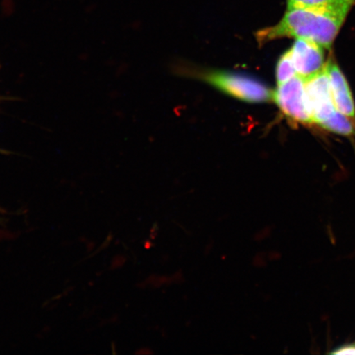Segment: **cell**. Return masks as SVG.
<instances>
[{"label":"cell","mask_w":355,"mask_h":355,"mask_svg":"<svg viewBox=\"0 0 355 355\" xmlns=\"http://www.w3.org/2000/svg\"><path fill=\"white\" fill-rule=\"evenodd\" d=\"M354 6L343 3L323 8H287L278 24L257 33V41L261 46L282 38L305 39L329 49Z\"/></svg>","instance_id":"obj_1"},{"label":"cell","mask_w":355,"mask_h":355,"mask_svg":"<svg viewBox=\"0 0 355 355\" xmlns=\"http://www.w3.org/2000/svg\"><path fill=\"white\" fill-rule=\"evenodd\" d=\"M181 73L209 84L225 94L248 103L273 101V92L264 83L250 75L228 70L184 69Z\"/></svg>","instance_id":"obj_2"},{"label":"cell","mask_w":355,"mask_h":355,"mask_svg":"<svg viewBox=\"0 0 355 355\" xmlns=\"http://www.w3.org/2000/svg\"><path fill=\"white\" fill-rule=\"evenodd\" d=\"M304 83L305 79L296 75L278 86L273 92V101L288 119L310 125L314 123L306 101Z\"/></svg>","instance_id":"obj_3"},{"label":"cell","mask_w":355,"mask_h":355,"mask_svg":"<svg viewBox=\"0 0 355 355\" xmlns=\"http://www.w3.org/2000/svg\"><path fill=\"white\" fill-rule=\"evenodd\" d=\"M305 79L306 101L314 123L320 124L336 111L326 65L320 72Z\"/></svg>","instance_id":"obj_4"},{"label":"cell","mask_w":355,"mask_h":355,"mask_svg":"<svg viewBox=\"0 0 355 355\" xmlns=\"http://www.w3.org/2000/svg\"><path fill=\"white\" fill-rule=\"evenodd\" d=\"M291 55L297 75L307 78L324 69V48L305 39H295Z\"/></svg>","instance_id":"obj_5"},{"label":"cell","mask_w":355,"mask_h":355,"mask_svg":"<svg viewBox=\"0 0 355 355\" xmlns=\"http://www.w3.org/2000/svg\"><path fill=\"white\" fill-rule=\"evenodd\" d=\"M326 69L330 79L333 101L336 110L354 119L355 105L347 80L334 62H327Z\"/></svg>","instance_id":"obj_6"},{"label":"cell","mask_w":355,"mask_h":355,"mask_svg":"<svg viewBox=\"0 0 355 355\" xmlns=\"http://www.w3.org/2000/svg\"><path fill=\"white\" fill-rule=\"evenodd\" d=\"M319 126L329 132L344 136L355 135V128L349 117L336 110L327 121H323Z\"/></svg>","instance_id":"obj_7"},{"label":"cell","mask_w":355,"mask_h":355,"mask_svg":"<svg viewBox=\"0 0 355 355\" xmlns=\"http://www.w3.org/2000/svg\"><path fill=\"white\" fill-rule=\"evenodd\" d=\"M296 75L297 73L294 63H293L291 51L288 50L278 60L277 66V86L290 81Z\"/></svg>","instance_id":"obj_8"},{"label":"cell","mask_w":355,"mask_h":355,"mask_svg":"<svg viewBox=\"0 0 355 355\" xmlns=\"http://www.w3.org/2000/svg\"><path fill=\"white\" fill-rule=\"evenodd\" d=\"M343 3H353L355 6V0H286L287 8H323Z\"/></svg>","instance_id":"obj_9"}]
</instances>
